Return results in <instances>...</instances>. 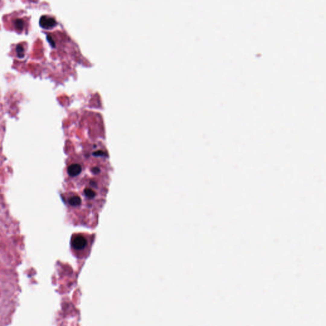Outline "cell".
Masks as SVG:
<instances>
[{"label":"cell","instance_id":"6da1fadb","mask_svg":"<svg viewBox=\"0 0 326 326\" xmlns=\"http://www.w3.org/2000/svg\"><path fill=\"white\" fill-rule=\"evenodd\" d=\"M89 238L84 236V235H78L73 238L72 241V247L77 251L85 250L89 245Z\"/></svg>","mask_w":326,"mask_h":326},{"label":"cell","instance_id":"7a4b0ae2","mask_svg":"<svg viewBox=\"0 0 326 326\" xmlns=\"http://www.w3.org/2000/svg\"><path fill=\"white\" fill-rule=\"evenodd\" d=\"M39 24L41 27L45 29V30H49V29L54 27L56 25L57 22L53 17L47 15H43L42 17H41Z\"/></svg>","mask_w":326,"mask_h":326},{"label":"cell","instance_id":"277c9868","mask_svg":"<svg viewBox=\"0 0 326 326\" xmlns=\"http://www.w3.org/2000/svg\"><path fill=\"white\" fill-rule=\"evenodd\" d=\"M16 53L17 56L19 58H23L24 57L25 52H24V49L23 47V46L21 45H18L16 46Z\"/></svg>","mask_w":326,"mask_h":326},{"label":"cell","instance_id":"3957f363","mask_svg":"<svg viewBox=\"0 0 326 326\" xmlns=\"http://www.w3.org/2000/svg\"><path fill=\"white\" fill-rule=\"evenodd\" d=\"M14 26L17 30L21 31L23 29H24V22L23 21L22 19H17L14 21Z\"/></svg>","mask_w":326,"mask_h":326},{"label":"cell","instance_id":"5b68a950","mask_svg":"<svg viewBox=\"0 0 326 326\" xmlns=\"http://www.w3.org/2000/svg\"><path fill=\"white\" fill-rule=\"evenodd\" d=\"M46 40H47L48 42L50 44V45L52 46V47H54L56 44H55V42L54 41L53 38H52V37L49 35V34H48L47 36H46Z\"/></svg>","mask_w":326,"mask_h":326}]
</instances>
